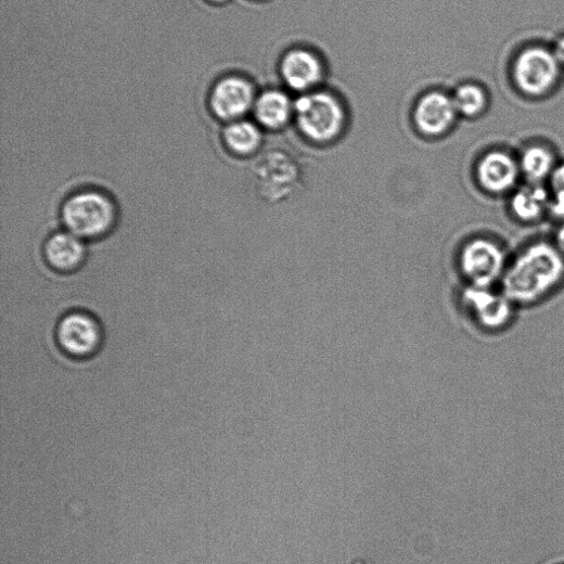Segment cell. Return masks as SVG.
I'll return each mask as SVG.
<instances>
[{
	"label": "cell",
	"mask_w": 564,
	"mask_h": 564,
	"mask_svg": "<svg viewBox=\"0 0 564 564\" xmlns=\"http://www.w3.org/2000/svg\"><path fill=\"white\" fill-rule=\"evenodd\" d=\"M564 282V256L554 243L531 242L508 265L501 291L516 307H530L548 298Z\"/></svg>",
	"instance_id": "6da1fadb"
},
{
	"label": "cell",
	"mask_w": 564,
	"mask_h": 564,
	"mask_svg": "<svg viewBox=\"0 0 564 564\" xmlns=\"http://www.w3.org/2000/svg\"><path fill=\"white\" fill-rule=\"evenodd\" d=\"M509 75L513 89L522 98L542 101L559 90L564 68L551 46L536 41L522 46L513 54Z\"/></svg>",
	"instance_id": "7a4b0ae2"
},
{
	"label": "cell",
	"mask_w": 564,
	"mask_h": 564,
	"mask_svg": "<svg viewBox=\"0 0 564 564\" xmlns=\"http://www.w3.org/2000/svg\"><path fill=\"white\" fill-rule=\"evenodd\" d=\"M294 119L307 138L325 144L343 131L346 114L342 100L323 87L295 98Z\"/></svg>",
	"instance_id": "3957f363"
},
{
	"label": "cell",
	"mask_w": 564,
	"mask_h": 564,
	"mask_svg": "<svg viewBox=\"0 0 564 564\" xmlns=\"http://www.w3.org/2000/svg\"><path fill=\"white\" fill-rule=\"evenodd\" d=\"M116 210L112 200L97 191L70 196L63 205L62 220L69 233L80 239H97L114 226Z\"/></svg>",
	"instance_id": "277c9868"
},
{
	"label": "cell",
	"mask_w": 564,
	"mask_h": 564,
	"mask_svg": "<svg viewBox=\"0 0 564 564\" xmlns=\"http://www.w3.org/2000/svg\"><path fill=\"white\" fill-rule=\"evenodd\" d=\"M510 258L504 246L492 239L476 238L467 242L460 256V267L469 286L493 289L505 274Z\"/></svg>",
	"instance_id": "5b68a950"
},
{
	"label": "cell",
	"mask_w": 564,
	"mask_h": 564,
	"mask_svg": "<svg viewBox=\"0 0 564 564\" xmlns=\"http://www.w3.org/2000/svg\"><path fill=\"white\" fill-rule=\"evenodd\" d=\"M277 73L282 88L300 95L324 87L326 64L317 50L294 46L281 54Z\"/></svg>",
	"instance_id": "8992f818"
},
{
	"label": "cell",
	"mask_w": 564,
	"mask_h": 564,
	"mask_svg": "<svg viewBox=\"0 0 564 564\" xmlns=\"http://www.w3.org/2000/svg\"><path fill=\"white\" fill-rule=\"evenodd\" d=\"M463 302L478 326L486 332H501L515 319L517 307L502 291L469 286L463 293Z\"/></svg>",
	"instance_id": "52a82bcc"
},
{
	"label": "cell",
	"mask_w": 564,
	"mask_h": 564,
	"mask_svg": "<svg viewBox=\"0 0 564 564\" xmlns=\"http://www.w3.org/2000/svg\"><path fill=\"white\" fill-rule=\"evenodd\" d=\"M56 342L66 357L85 361L98 355L103 335L92 317L75 312L64 317L59 323Z\"/></svg>",
	"instance_id": "ba28073f"
},
{
	"label": "cell",
	"mask_w": 564,
	"mask_h": 564,
	"mask_svg": "<svg viewBox=\"0 0 564 564\" xmlns=\"http://www.w3.org/2000/svg\"><path fill=\"white\" fill-rule=\"evenodd\" d=\"M475 176L480 189L492 196L511 195L523 179L518 157L503 149L485 153L477 162Z\"/></svg>",
	"instance_id": "9c48e42d"
},
{
	"label": "cell",
	"mask_w": 564,
	"mask_h": 564,
	"mask_svg": "<svg viewBox=\"0 0 564 564\" xmlns=\"http://www.w3.org/2000/svg\"><path fill=\"white\" fill-rule=\"evenodd\" d=\"M413 123L426 136H441L448 132L460 117L451 92L432 89L422 93L413 107Z\"/></svg>",
	"instance_id": "30bf717a"
},
{
	"label": "cell",
	"mask_w": 564,
	"mask_h": 564,
	"mask_svg": "<svg viewBox=\"0 0 564 564\" xmlns=\"http://www.w3.org/2000/svg\"><path fill=\"white\" fill-rule=\"evenodd\" d=\"M257 95L252 81L244 77L231 76L215 86L209 104L211 112L220 119L236 121L253 111Z\"/></svg>",
	"instance_id": "8fae6325"
},
{
	"label": "cell",
	"mask_w": 564,
	"mask_h": 564,
	"mask_svg": "<svg viewBox=\"0 0 564 564\" xmlns=\"http://www.w3.org/2000/svg\"><path fill=\"white\" fill-rule=\"evenodd\" d=\"M253 112L260 126L278 130L295 118V98L285 88H267L258 93Z\"/></svg>",
	"instance_id": "7c38bea8"
},
{
	"label": "cell",
	"mask_w": 564,
	"mask_h": 564,
	"mask_svg": "<svg viewBox=\"0 0 564 564\" xmlns=\"http://www.w3.org/2000/svg\"><path fill=\"white\" fill-rule=\"evenodd\" d=\"M550 190L546 184L520 185L510 196L511 215L523 225H534L548 215Z\"/></svg>",
	"instance_id": "4fadbf2b"
},
{
	"label": "cell",
	"mask_w": 564,
	"mask_h": 564,
	"mask_svg": "<svg viewBox=\"0 0 564 564\" xmlns=\"http://www.w3.org/2000/svg\"><path fill=\"white\" fill-rule=\"evenodd\" d=\"M46 259L51 267L60 271L78 268L86 257V247L81 239L69 232L52 235L44 246Z\"/></svg>",
	"instance_id": "5bb4252c"
},
{
	"label": "cell",
	"mask_w": 564,
	"mask_h": 564,
	"mask_svg": "<svg viewBox=\"0 0 564 564\" xmlns=\"http://www.w3.org/2000/svg\"><path fill=\"white\" fill-rule=\"evenodd\" d=\"M522 178L529 184L548 183L559 164L554 151L542 143L527 145L518 157Z\"/></svg>",
	"instance_id": "9a60e30c"
},
{
	"label": "cell",
	"mask_w": 564,
	"mask_h": 564,
	"mask_svg": "<svg viewBox=\"0 0 564 564\" xmlns=\"http://www.w3.org/2000/svg\"><path fill=\"white\" fill-rule=\"evenodd\" d=\"M451 95L459 116L467 119L485 115L491 103L488 89L478 81L459 84Z\"/></svg>",
	"instance_id": "2e32d148"
},
{
	"label": "cell",
	"mask_w": 564,
	"mask_h": 564,
	"mask_svg": "<svg viewBox=\"0 0 564 564\" xmlns=\"http://www.w3.org/2000/svg\"><path fill=\"white\" fill-rule=\"evenodd\" d=\"M259 127L252 121H232L225 130V141L229 150L239 155H251L261 144Z\"/></svg>",
	"instance_id": "e0dca14e"
},
{
	"label": "cell",
	"mask_w": 564,
	"mask_h": 564,
	"mask_svg": "<svg viewBox=\"0 0 564 564\" xmlns=\"http://www.w3.org/2000/svg\"><path fill=\"white\" fill-rule=\"evenodd\" d=\"M548 215L564 221V192H550Z\"/></svg>",
	"instance_id": "ac0fdd59"
},
{
	"label": "cell",
	"mask_w": 564,
	"mask_h": 564,
	"mask_svg": "<svg viewBox=\"0 0 564 564\" xmlns=\"http://www.w3.org/2000/svg\"><path fill=\"white\" fill-rule=\"evenodd\" d=\"M550 192H564V162L556 165L549 181Z\"/></svg>",
	"instance_id": "d6986e66"
},
{
	"label": "cell",
	"mask_w": 564,
	"mask_h": 564,
	"mask_svg": "<svg viewBox=\"0 0 564 564\" xmlns=\"http://www.w3.org/2000/svg\"><path fill=\"white\" fill-rule=\"evenodd\" d=\"M556 59L564 68V33L556 37L555 41L551 46Z\"/></svg>",
	"instance_id": "ffe728a7"
},
{
	"label": "cell",
	"mask_w": 564,
	"mask_h": 564,
	"mask_svg": "<svg viewBox=\"0 0 564 564\" xmlns=\"http://www.w3.org/2000/svg\"><path fill=\"white\" fill-rule=\"evenodd\" d=\"M554 245L556 248L561 252V254L564 256V221L561 222L559 226L555 238H554Z\"/></svg>",
	"instance_id": "44dd1931"
},
{
	"label": "cell",
	"mask_w": 564,
	"mask_h": 564,
	"mask_svg": "<svg viewBox=\"0 0 564 564\" xmlns=\"http://www.w3.org/2000/svg\"><path fill=\"white\" fill-rule=\"evenodd\" d=\"M208 2L215 3V4H225L230 2V0H208Z\"/></svg>",
	"instance_id": "7402d4cb"
},
{
	"label": "cell",
	"mask_w": 564,
	"mask_h": 564,
	"mask_svg": "<svg viewBox=\"0 0 564 564\" xmlns=\"http://www.w3.org/2000/svg\"><path fill=\"white\" fill-rule=\"evenodd\" d=\"M261 2H265V0H261Z\"/></svg>",
	"instance_id": "603a6c76"
},
{
	"label": "cell",
	"mask_w": 564,
	"mask_h": 564,
	"mask_svg": "<svg viewBox=\"0 0 564 564\" xmlns=\"http://www.w3.org/2000/svg\"><path fill=\"white\" fill-rule=\"evenodd\" d=\"M561 564H564V563H561Z\"/></svg>",
	"instance_id": "cb8c5ba5"
}]
</instances>
